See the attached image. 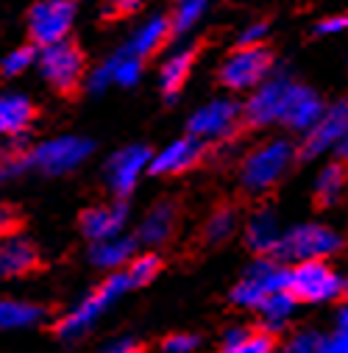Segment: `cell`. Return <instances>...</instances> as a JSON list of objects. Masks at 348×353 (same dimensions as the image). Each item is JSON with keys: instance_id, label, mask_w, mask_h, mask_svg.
Segmentation results:
<instances>
[{"instance_id": "2e32d148", "label": "cell", "mask_w": 348, "mask_h": 353, "mask_svg": "<svg viewBox=\"0 0 348 353\" xmlns=\"http://www.w3.org/2000/svg\"><path fill=\"white\" fill-rule=\"evenodd\" d=\"M126 220H128L126 203L95 206V209H90V212H84V217H81V231L90 236L93 242H104V239L120 236Z\"/></svg>"}, {"instance_id": "d6986e66", "label": "cell", "mask_w": 348, "mask_h": 353, "mask_svg": "<svg viewBox=\"0 0 348 353\" xmlns=\"http://www.w3.org/2000/svg\"><path fill=\"white\" fill-rule=\"evenodd\" d=\"M173 228H176V206H173L170 201H162L145 214V220L139 223L137 236L145 245H164L170 239Z\"/></svg>"}, {"instance_id": "277c9868", "label": "cell", "mask_w": 348, "mask_h": 353, "mask_svg": "<svg viewBox=\"0 0 348 353\" xmlns=\"http://www.w3.org/2000/svg\"><path fill=\"white\" fill-rule=\"evenodd\" d=\"M342 248V236L334 228L309 223V225H296L284 231L282 245L276 259L298 264V261H315V259H329Z\"/></svg>"}, {"instance_id": "4316f807", "label": "cell", "mask_w": 348, "mask_h": 353, "mask_svg": "<svg viewBox=\"0 0 348 353\" xmlns=\"http://www.w3.org/2000/svg\"><path fill=\"white\" fill-rule=\"evenodd\" d=\"M104 64L109 67L112 83H117V86H134L139 81V75H142V59L128 53V50H123V48L112 59H106Z\"/></svg>"}, {"instance_id": "7402d4cb", "label": "cell", "mask_w": 348, "mask_h": 353, "mask_svg": "<svg viewBox=\"0 0 348 353\" xmlns=\"http://www.w3.org/2000/svg\"><path fill=\"white\" fill-rule=\"evenodd\" d=\"M34 120V106L26 95H0V137H17Z\"/></svg>"}, {"instance_id": "52a82bcc", "label": "cell", "mask_w": 348, "mask_h": 353, "mask_svg": "<svg viewBox=\"0 0 348 353\" xmlns=\"http://www.w3.org/2000/svg\"><path fill=\"white\" fill-rule=\"evenodd\" d=\"M273 70V56L268 48L256 45V48H237L220 67V81L223 86L234 92H245V90H256L262 81L271 78Z\"/></svg>"}, {"instance_id": "9c48e42d", "label": "cell", "mask_w": 348, "mask_h": 353, "mask_svg": "<svg viewBox=\"0 0 348 353\" xmlns=\"http://www.w3.org/2000/svg\"><path fill=\"white\" fill-rule=\"evenodd\" d=\"M75 20L72 0H39L28 12V34L39 48H50L67 39Z\"/></svg>"}, {"instance_id": "7bdbcfd3", "label": "cell", "mask_w": 348, "mask_h": 353, "mask_svg": "<svg viewBox=\"0 0 348 353\" xmlns=\"http://www.w3.org/2000/svg\"><path fill=\"white\" fill-rule=\"evenodd\" d=\"M345 295H348V281H345Z\"/></svg>"}, {"instance_id": "d4e9b609", "label": "cell", "mask_w": 348, "mask_h": 353, "mask_svg": "<svg viewBox=\"0 0 348 353\" xmlns=\"http://www.w3.org/2000/svg\"><path fill=\"white\" fill-rule=\"evenodd\" d=\"M296 295L290 292V290H284V292H276V295H271L262 306H259V314H262V323H265V331H279V328H284L287 323H290V317H293V312H296Z\"/></svg>"}, {"instance_id": "44dd1931", "label": "cell", "mask_w": 348, "mask_h": 353, "mask_svg": "<svg viewBox=\"0 0 348 353\" xmlns=\"http://www.w3.org/2000/svg\"><path fill=\"white\" fill-rule=\"evenodd\" d=\"M170 31H173L170 20H164V17H151V20H145V23L131 34V39L123 45V50H128V53L145 59V56L156 53V50L164 45V39L170 37Z\"/></svg>"}, {"instance_id": "4dcf8cb0", "label": "cell", "mask_w": 348, "mask_h": 353, "mask_svg": "<svg viewBox=\"0 0 348 353\" xmlns=\"http://www.w3.org/2000/svg\"><path fill=\"white\" fill-rule=\"evenodd\" d=\"M34 59H37L34 48H17V50H12V53L3 56V61H0V72H3L6 78L23 75V72L34 64Z\"/></svg>"}, {"instance_id": "5b68a950", "label": "cell", "mask_w": 348, "mask_h": 353, "mask_svg": "<svg viewBox=\"0 0 348 353\" xmlns=\"http://www.w3.org/2000/svg\"><path fill=\"white\" fill-rule=\"evenodd\" d=\"M296 92V81L287 75H271L251 92L248 103L242 106V117L251 125H276L284 123L290 98Z\"/></svg>"}, {"instance_id": "b9f144b4", "label": "cell", "mask_w": 348, "mask_h": 353, "mask_svg": "<svg viewBox=\"0 0 348 353\" xmlns=\"http://www.w3.org/2000/svg\"><path fill=\"white\" fill-rule=\"evenodd\" d=\"M9 223H12V220H9V214H6V212H0V234H3V231L9 228Z\"/></svg>"}, {"instance_id": "603a6c76", "label": "cell", "mask_w": 348, "mask_h": 353, "mask_svg": "<svg viewBox=\"0 0 348 353\" xmlns=\"http://www.w3.org/2000/svg\"><path fill=\"white\" fill-rule=\"evenodd\" d=\"M134 248H137V242L131 236H112V239L95 242L90 250V259L101 270H115L134 259Z\"/></svg>"}, {"instance_id": "30bf717a", "label": "cell", "mask_w": 348, "mask_h": 353, "mask_svg": "<svg viewBox=\"0 0 348 353\" xmlns=\"http://www.w3.org/2000/svg\"><path fill=\"white\" fill-rule=\"evenodd\" d=\"M240 106L234 101H226V98H218V101H209L204 103L201 109H195V114L190 117V137L201 139V142H220V139H229L234 131H237V123H240Z\"/></svg>"}, {"instance_id": "7a4b0ae2", "label": "cell", "mask_w": 348, "mask_h": 353, "mask_svg": "<svg viewBox=\"0 0 348 353\" xmlns=\"http://www.w3.org/2000/svg\"><path fill=\"white\" fill-rule=\"evenodd\" d=\"M284 290H290V268H284V261L276 256H259L240 279V284L231 290V301L240 309L259 312V306L271 295Z\"/></svg>"}, {"instance_id": "ffe728a7", "label": "cell", "mask_w": 348, "mask_h": 353, "mask_svg": "<svg viewBox=\"0 0 348 353\" xmlns=\"http://www.w3.org/2000/svg\"><path fill=\"white\" fill-rule=\"evenodd\" d=\"M37 264V248L26 236H6L0 242V273L20 276Z\"/></svg>"}, {"instance_id": "e575fe53", "label": "cell", "mask_w": 348, "mask_h": 353, "mask_svg": "<svg viewBox=\"0 0 348 353\" xmlns=\"http://www.w3.org/2000/svg\"><path fill=\"white\" fill-rule=\"evenodd\" d=\"M265 37H268V26H265V23H253V26H248V28L240 34L237 48H256V45H262Z\"/></svg>"}, {"instance_id": "74e56055", "label": "cell", "mask_w": 348, "mask_h": 353, "mask_svg": "<svg viewBox=\"0 0 348 353\" xmlns=\"http://www.w3.org/2000/svg\"><path fill=\"white\" fill-rule=\"evenodd\" d=\"M106 353H137V345L134 342H117V345H112V347H106Z\"/></svg>"}, {"instance_id": "ab89813d", "label": "cell", "mask_w": 348, "mask_h": 353, "mask_svg": "<svg viewBox=\"0 0 348 353\" xmlns=\"http://www.w3.org/2000/svg\"><path fill=\"white\" fill-rule=\"evenodd\" d=\"M115 3V9H120V12H131V9H137L142 0H112Z\"/></svg>"}, {"instance_id": "f35d334b", "label": "cell", "mask_w": 348, "mask_h": 353, "mask_svg": "<svg viewBox=\"0 0 348 353\" xmlns=\"http://www.w3.org/2000/svg\"><path fill=\"white\" fill-rule=\"evenodd\" d=\"M334 153H337V159H340V161H348V131H345V134H342V139L337 142Z\"/></svg>"}, {"instance_id": "9a60e30c", "label": "cell", "mask_w": 348, "mask_h": 353, "mask_svg": "<svg viewBox=\"0 0 348 353\" xmlns=\"http://www.w3.org/2000/svg\"><path fill=\"white\" fill-rule=\"evenodd\" d=\"M323 112H326V103L320 101V95L304 83H296V92L290 98L282 125H287L290 131H298V134H309L318 125V120L323 117Z\"/></svg>"}, {"instance_id": "f1b7e54d", "label": "cell", "mask_w": 348, "mask_h": 353, "mask_svg": "<svg viewBox=\"0 0 348 353\" xmlns=\"http://www.w3.org/2000/svg\"><path fill=\"white\" fill-rule=\"evenodd\" d=\"M206 6H209V0H176V6H173V20H170L173 31L187 34L190 28H195L198 20L204 17Z\"/></svg>"}, {"instance_id": "83f0119b", "label": "cell", "mask_w": 348, "mask_h": 353, "mask_svg": "<svg viewBox=\"0 0 348 353\" xmlns=\"http://www.w3.org/2000/svg\"><path fill=\"white\" fill-rule=\"evenodd\" d=\"M42 317V309L23 301H0V328H28Z\"/></svg>"}, {"instance_id": "cb8c5ba5", "label": "cell", "mask_w": 348, "mask_h": 353, "mask_svg": "<svg viewBox=\"0 0 348 353\" xmlns=\"http://www.w3.org/2000/svg\"><path fill=\"white\" fill-rule=\"evenodd\" d=\"M190 67H193V50H190V48L173 50V53L164 59V64H162V70H159V86H162V92H164L167 98H173V95H176L182 86H184V81H187V75H190Z\"/></svg>"}, {"instance_id": "d6a6232c", "label": "cell", "mask_w": 348, "mask_h": 353, "mask_svg": "<svg viewBox=\"0 0 348 353\" xmlns=\"http://www.w3.org/2000/svg\"><path fill=\"white\" fill-rule=\"evenodd\" d=\"M320 336H323V334H318V331H301V334H296V336L284 345L282 353H318Z\"/></svg>"}, {"instance_id": "8fae6325", "label": "cell", "mask_w": 348, "mask_h": 353, "mask_svg": "<svg viewBox=\"0 0 348 353\" xmlns=\"http://www.w3.org/2000/svg\"><path fill=\"white\" fill-rule=\"evenodd\" d=\"M39 70H42V75H45V81L50 86H56L59 92H70L72 86L81 81L84 59H81L78 48L64 39L59 45L42 48V53H39Z\"/></svg>"}, {"instance_id": "836d02e7", "label": "cell", "mask_w": 348, "mask_h": 353, "mask_svg": "<svg viewBox=\"0 0 348 353\" xmlns=\"http://www.w3.org/2000/svg\"><path fill=\"white\" fill-rule=\"evenodd\" d=\"M198 347V336L193 334H173L164 339V353H193Z\"/></svg>"}, {"instance_id": "4fadbf2b", "label": "cell", "mask_w": 348, "mask_h": 353, "mask_svg": "<svg viewBox=\"0 0 348 353\" xmlns=\"http://www.w3.org/2000/svg\"><path fill=\"white\" fill-rule=\"evenodd\" d=\"M151 150L145 145H128L123 150H117L109 164H106V184L117 192V195H128L137 181H139V175L142 170L151 164Z\"/></svg>"}, {"instance_id": "5bb4252c", "label": "cell", "mask_w": 348, "mask_h": 353, "mask_svg": "<svg viewBox=\"0 0 348 353\" xmlns=\"http://www.w3.org/2000/svg\"><path fill=\"white\" fill-rule=\"evenodd\" d=\"M201 156H204V142L201 139H195V137L176 139L153 156L151 172L153 175H179V172L195 167L201 161Z\"/></svg>"}, {"instance_id": "1f68e13d", "label": "cell", "mask_w": 348, "mask_h": 353, "mask_svg": "<svg viewBox=\"0 0 348 353\" xmlns=\"http://www.w3.org/2000/svg\"><path fill=\"white\" fill-rule=\"evenodd\" d=\"M156 273H159V259H156L153 253L137 256V259H131V264H128V279H131V284H134V287L148 284Z\"/></svg>"}, {"instance_id": "8d00e7d4", "label": "cell", "mask_w": 348, "mask_h": 353, "mask_svg": "<svg viewBox=\"0 0 348 353\" xmlns=\"http://www.w3.org/2000/svg\"><path fill=\"white\" fill-rule=\"evenodd\" d=\"M109 83H112V72H109L106 64L95 67V70L90 72V78H86V86H90V92H104Z\"/></svg>"}, {"instance_id": "60d3db41", "label": "cell", "mask_w": 348, "mask_h": 353, "mask_svg": "<svg viewBox=\"0 0 348 353\" xmlns=\"http://www.w3.org/2000/svg\"><path fill=\"white\" fill-rule=\"evenodd\" d=\"M340 328H348V301H345L342 309H340Z\"/></svg>"}, {"instance_id": "ba28073f", "label": "cell", "mask_w": 348, "mask_h": 353, "mask_svg": "<svg viewBox=\"0 0 348 353\" xmlns=\"http://www.w3.org/2000/svg\"><path fill=\"white\" fill-rule=\"evenodd\" d=\"M93 153V142L84 139V137H56V139H48L42 145H37L31 153H28V167H37L42 170L45 175H64L70 170H75L78 164H84Z\"/></svg>"}, {"instance_id": "8992f818", "label": "cell", "mask_w": 348, "mask_h": 353, "mask_svg": "<svg viewBox=\"0 0 348 353\" xmlns=\"http://www.w3.org/2000/svg\"><path fill=\"white\" fill-rule=\"evenodd\" d=\"M134 284H131V279H128V273H117V276H109L101 287H98V292L95 295H90L84 303H78L64 320H59V325H56V331H59V336H64V339H75V336H81L86 328H90L101 314H104V309L106 306H112L123 292H128Z\"/></svg>"}, {"instance_id": "3957f363", "label": "cell", "mask_w": 348, "mask_h": 353, "mask_svg": "<svg viewBox=\"0 0 348 353\" xmlns=\"http://www.w3.org/2000/svg\"><path fill=\"white\" fill-rule=\"evenodd\" d=\"M290 292L301 303H326L345 292V281L337 276L329 259L298 261L290 268Z\"/></svg>"}, {"instance_id": "d590c367", "label": "cell", "mask_w": 348, "mask_h": 353, "mask_svg": "<svg viewBox=\"0 0 348 353\" xmlns=\"http://www.w3.org/2000/svg\"><path fill=\"white\" fill-rule=\"evenodd\" d=\"M342 31H348V14H334L315 26V34H320V37H331V34H342Z\"/></svg>"}, {"instance_id": "6da1fadb", "label": "cell", "mask_w": 348, "mask_h": 353, "mask_svg": "<svg viewBox=\"0 0 348 353\" xmlns=\"http://www.w3.org/2000/svg\"><path fill=\"white\" fill-rule=\"evenodd\" d=\"M296 145L290 139H268L259 148H253L240 167V184L251 195H265L271 192L293 167Z\"/></svg>"}, {"instance_id": "e0dca14e", "label": "cell", "mask_w": 348, "mask_h": 353, "mask_svg": "<svg viewBox=\"0 0 348 353\" xmlns=\"http://www.w3.org/2000/svg\"><path fill=\"white\" fill-rule=\"evenodd\" d=\"M282 236H284V231L279 228V220H276L273 212H256L248 220L245 242L259 256H276L279 245H282Z\"/></svg>"}, {"instance_id": "ac0fdd59", "label": "cell", "mask_w": 348, "mask_h": 353, "mask_svg": "<svg viewBox=\"0 0 348 353\" xmlns=\"http://www.w3.org/2000/svg\"><path fill=\"white\" fill-rule=\"evenodd\" d=\"M220 353H276V339L265 328L234 325L226 331Z\"/></svg>"}, {"instance_id": "484cf974", "label": "cell", "mask_w": 348, "mask_h": 353, "mask_svg": "<svg viewBox=\"0 0 348 353\" xmlns=\"http://www.w3.org/2000/svg\"><path fill=\"white\" fill-rule=\"evenodd\" d=\"M345 181H348V175H345V167L340 161L334 164H326L318 175V181H315V198H318V206H331L340 201L342 190H345Z\"/></svg>"}, {"instance_id": "f546056e", "label": "cell", "mask_w": 348, "mask_h": 353, "mask_svg": "<svg viewBox=\"0 0 348 353\" xmlns=\"http://www.w3.org/2000/svg\"><path fill=\"white\" fill-rule=\"evenodd\" d=\"M234 228H237V214H234L231 209H218V212L206 220L204 234H206L209 242H223V239H229V236L234 234Z\"/></svg>"}, {"instance_id": "7c38bea8", "label": "cell", "mask_w": 348, "mask_h": 353, "mask_svg": "<svg viewBox=\"0 0 348 353\" xmlns=\"http://www.w3.org/2000/svg\"><path fill=\"white\" fill-rule=\"evenodd\" d=\"M345 131H348V101H337V103L326 106V112L318 120V125L309 134H304V142L298 148V156L318 159V156L334 150Z\"/></svg>"}]
</instances>
